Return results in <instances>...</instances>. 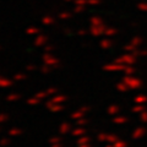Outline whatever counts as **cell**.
Returning <instances> with one entry per match:
<instances>
[{
    "mask_svg": "<svg viewBox=\"0 0 147 147\" xmlns=\"http://www.w3.org/2000/svg\"><path fill=\"white\" fill-rule=\"evenodd\" d=\"M43 61H44V64H47V65L52 66L53 69L59 66V60H58L57 58H54L53 55H50L49 53H45L43 55Z\"/></svg>",
    "mask_w": 147,
    "mask_h": 147,
    "instance_id": "obj_1",
    "label": "cell"
},
{
    "mask_svg": "<svg viewBox=\"0 0 147 147\" xmlns=\"http://www.w3.org/2000/svg\"><path fill=\"white\" fill-rule=\"evenodd\" d=\"M45 43H47V36H43V34H38L37 36V38L34 40V44L37 45V47H42V45H44Z\"/></svg>",
    "mask_w": 147,
    "mask_h": 147,
    "instance_id": "obj_2",
    "label": "cell"
},
{
    "mask_svg": "<svg viewBox=\"0 0 147 147\" xmlns=\"http://www.w3.org/2000/svg\"><path fill=\"white\" fill-rule=\"evenodd\" d=\"M104 32V27L103 26H91V33L93 36H99L100 33H103Z\"/></svg>",
    "mask_w": 147,
    "mask_h": 147,
    "instance_id": "obj_3",
    "label": "cell"
},
{
    "mask_svg": "<svg viewBox=\"0 0 147 147\" xmlns=\"http://www.w3.org/2000/svg\"><path fill=\"white\" fill-rule=\"evenodd\" d=\"M11 85H12V81L5 79V77H0V88H7Z\"/></svg>",
    "mask_w": 147,
    "mask_h": 147,
    "instance_id": "obj_4",
    "label": "cell"
},
{
    "mask_svg": "<svg viewBox=\"0 0 147 147\" xmlns=\"http://www.w3.org/2000/svg\"><path fill=\"white\" fill-rule=\"evenodd\" d=\"M52 102L54 103H58V104H61L63 102H65L66 100V96H64V94H58V96H54V97L50 99Z\"/></svg>",
    "mask_w": 147,
    "mask_h": 147,
    "instance_id": "obj_5",
    "label": "cell"
},
{
    "mask_svg": "<svg viewBox=\"0 0 147 147\" xmlns=\"http://www.w3.org/2000/svg\"><path fill=\"white\" fill-rule=\"evenodd\" d=\"M20 98H21V96L18 93H10V94L6 96V99L9 100V102H15V100L20 99Z\"/></svg>",
    "mask_w": 147,
    "mask_h": 147,
    "instance_id": "obj_6",
    "label": "cell"
},
{
    "mask_svg": "<svg viewBox=\"0 0 147 147\" xmlns=\"http://www.w3.org/2000/svg\"><path fill=\"white\" fill-rule=\"evenodd\" d=\"M42 24L48 26V25H53L54 24V18L52 16H44L43 20H42Z\"/></svg>",
    "mask_w": 147,
    "mask_h": 147,
    "instance_id": "obj_7",
    "label": "cell"
},
{
    "mask_svg": "<svg viewBox=\"0 0 147 147\" xmlns=\"http://www.w3.org/2000/svg\"><path fill=\"white\" fill-rule=\"evenodd\" d=\"M40 100H42V99L38 98L37 96H34V97H32V98H30L28 100H27V103H28L30 105H36V104H38Z\"/></svg>",
    "mask_w": 147,
    "mask_h": 147,
    "instance_id": "obj_8",
    "label": "cell"
},
{
    "mask_svg": "<svg viewBox=\"0 0 147 147\" xmlns=\"http://www.w3.org/2000/svg\"><path fill=\"white\" fill-rule=\"evenodd\" d=\"M70 17H71V13L67 12V11H64V12L59 13V18H60V20H67V18H70Z\"/></svg>",
    "mask_w": 147,
    "mask_h": 147,
    "instance_id": "obj_9",
    "label": "cell"
},
{
    "mask_svg": "<svg viewBox=\"0 0 147 147\" xmlns=\"http://www.w3.org/2000/svg\"><path fill=\"white\" fill-rule=\"evenodd\" d=\"M27 33L28 34H39V30L37 27H30L27 28Z\"/></svg>",
    "mask_w": 147,
    "mask_h": 147,
    "instance_id": "obj_10",
    "label": "cell"
},
{
    "mask_svg": "<svg viewBox=\"0 0 147 147\" xmlns=\"http://www.w3.org/2000/svg\"><path fill=\"white\" fill-rule=\"evenodd\" d=\"M98 25H102V21H100V18H98V17H92L91 26H98Z\"/></svg>",
    "mask_w": 147,
    "mask_h": 147,
    "instance_id": "obj_11",
    "label": "cell"
},
{
    "mask_svg": "<svg viewBox=\"0 0 147 147\" xmlns=\"http://www.w3.org/2000/svg\"><path fill=\"white\" fill-rule=\"evenodd\" d=\"M25 79H26V75H24V74H16L13 76V80L15 81H24Z\"/></svg>",
    "mask_w": 147,
    "mask_h": 147,
    "instance_id": "obj_12",
    "label": "cell"
},
{
    "mask_svg": "<svg viewBox=\"0 0 147 147\" xmlns=\"http://www.w3.org/2000/svg\"><path fill=\"white\" fill-rule=\"evenodd\" d=\"M82 115H84V110L81 109V110H77V112L72 113V115H71V117H72L74 119H77V118H81Z\"/></svg>",
    "mask_w": 147,
    "mask_h": 147,
    "instance_id": "obj_13",
    "label": "cell"
},
{
    "mask_svg": "<svg viewBox=\"0 0 147 147\" xmlns=\"http://www.w3.org/2000/svg\"><path fill=\"white\" fill-rule=\"evenodd\" d=\"M52 66H49V65H47V64H44V65L42 66V69H40V71H42L43 74H48L50 70H52Z\"/></svg>",
    "mask_w": 147,
    "mask_h": 147,
    "instance_id": "obj_14",
    "label": "cell"
},
{
    "mask_svg": "<svg viewBox=\"0 0 147 147\" xmlns=\"http://www.w3.org/2000/svg\"><path fill=\"white\" fill-rule=\"evenodd\" d=\"M36 96H37V97H38V98L43 99V98H47V97H48V93L44 91V92H39V93H37Z\"/></svg>",
    "mask_w": 147,
    "mask_h": 147,
    "instance_id": "obj_15",
    "label": "cell"
},
{
    "mask_svg": "<svg viewBox=\"0 0 147 147\" xmlns=\"http://www.w3.org/2000/svg\"><path fill=\"white\" fill-rule=\"evenodd\" d=\"M75 4L76 5H87L88 4V0H75Z\"/></svg>",
    "mask_w": 147,
    "mask_h": 147,
    "instance_id": "obj_16",
    "label": "cell"
},
{
    "mask_svg": "<svg viewBox=\"0 0 147 147\" xmlns=\"http://www.w3.org/2000/svg\"><path fill=\"white\" fill-rule=\"evenodd\" d=\"M100 47H102V48H107V47H110V42H109V40H107V39H105V40H103V42L100 43Z\"/></svg>",
    "mask_w": 147,
    "mask_h": 147,
    "instance_id": "obj_17",
    "label": "cell"
},
{
    "mask_svg": "<svg viewBox=\"0 0 147 147\" xmlns=\"http://www.w3.org/2000/svg\"><path fill=\"white\" fill-rule=\"evenodd\" d=\"M84 9H85L84 5H76L75 6V12H82L84 11Z\"/></svg>",
    "mask_w": 147,
    "mask_h": 147,
    "instance_id": "obj_18",
    "label": "cell"
},
{
    "mask_svg": "<svg viewBox=\"0 0 147 147\" xmlns=\"http://www.w3.org/2000/svg\"><path fill=\"white\" fill-rule=\"evenodd\" d=\"M45 92L48 93V96H50V94H54L55 92H57V88H54V87H50V88H48Z\"/></svg>",
    "mask_w": 147,
    "mask_h": 147,
    "instance_id": "obj_19",
    "label": "cell"
},
{
    "mask_svg": "<svg viewBox=\"0 0 147 147\" xmlns=\"http://www.w3.org/2000/svg\"><path fill=\"white\" fill-rule=\"evenodd\" d=\"M26 70L27 71H34L36 70V66L34 65H27L26 66Z\"/></svg>",
    "mask_w": 147,
    "mask_h": 147,
    "instance_id": "obj_20",
    "label": "cell"
},
{
    "mask_svg": "<svg viewBox=\"0 0 147 147\" xmlns=\"http://www.w3.org/2000/svg\"><path fill=\"white\" fill-rule=\"evenodd\" d=\"M99 4V0H88V5H97Z\"/></svg>",
    "mask_w": 147,
    "mask_h": 147,
    "instance_id": "obj_21",
    "label": "cell"
},
{
    "mask_svg": "<svg viewBox=\"0 0 147 147\" xmlns=\"http://www.w3.org/2000/svg\"><path fill=\"white\" fill-rule=\"evenodd\" d=\"M44 50H45V53H50V52L53 50V47H52V45H47Z\"/></svg>",
    "mask_w": 147,
    "mask_h": 147,
    "instance_id": "obj_22",
    "label": "cell"
},
{
    "mask_svg": "<svg viewBox=\"0 0 147 147\" xmlns=\"http://www.w3.org/2000/svg\"><path fill=\"white\" fill-rule=\"evenodd\" d=\"M6 114H0V121H4V120H6Z\"/></svg>",
    "mask_w": 147,
    "mask_h": 147,
    "instance_id": "obj_23",
    "label": "cell"
},
{
    "mask_svg": "<svg viewBox=\"0 0 147 147\" xmlns=\"http://www.w3.org/2000/svg\"><path fill=\"white\" fill-rule=\"evenodd\" d=\"M79 34H80V36H84V34H86V31H84V30L79 31Z\"/></svg>",
    "mask_w": 147,
    "mask_h": 147,
    "instance_id": "obj_24",
    "label": "cell"
},
{
    "mask_svg": "<svg viewBox=\"0 0 147 147\" xmlns=\"http://www.w3.org/2000/svg\"><path fill=\"white\" fill-rule=\"evenodd\" d=\"M65 33H66V34H71V31H70V28H65Z\"/></svg>",
    "mask_w": 147,
    "mask_h": 147,
    "instance_id": "obj_25",
    "label": "cell"
},
{
    "mask_svg": "<svg viewBox=\"0 0 147 147\" xmlns=\"http://www.w3.org/2000/svg\"><path fill=\"white\" fill-rule=\"evenodd\" d=\"M66 127H67V125H63V130L65 131V130H66Z\"/></svg>",
    "mask_w": 147,
    "mask_h": 147,
    "instance_id": "obj_26",
    "label": "cell"
},
{
    "mask_svg": "<svg viewBox=\"0 0 147 147\" xmlns=\"http://www.w3.org/2000/svg\"><path fill=\"white\" fill-rule=\"evenodd\" d=\"M65 1H75V0H65Z\"/></svg>",
    "mask_w": 147,
    "mask_h": 147,
    "instance_id": "obj_27",
    "label": "cell"
}]
</instances>
